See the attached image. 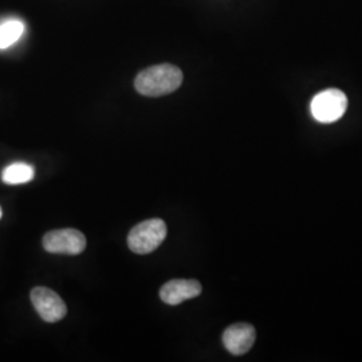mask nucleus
Returning <instances> with one entry per match:
<instances>
[{
  "label": "nucleus",
  "mask_w": 362,
  "mask_h": 362,
  "mask_svg": "<svg viewBox=\"0 0 362 362\" xmlns=\"http://www.w3.org/2000/svg\"><path fill=\"white\" fill-rule=\"evenodd\" d=\"M348 98L344 91L327 89L318 93L311 101V115L322 124L336 122L345 115Z\"/></svg>",
  "instance_id": "3"
},
{
  "label": "nucleus",
  "mask_w": 362,
  "mask_h": 362,
  "mask_svg": "<svg viewBox=\"0 0 362 362\" xmlns=\"http://www.w3.org/2000/svg\"><path fill=\"white\" fill-rule=\"evenodd\" d=\"M43 247L50 254L79 255L86 247V238L74 228L54 230L43 236Z\"/></svg>",
  "instance_id": "4"
},
{
  "label": "nucleus",
  "mask_w": 362,
  "mask_h": 362,
  "mask_svg": "<svg viewBox=\"0 0 362 362\" xmlns=\"http://www.w3.org/2000/svg\"><path fill=\"white\" fill-rule=\"evenodd\" d=\"M35 169L26 163H13L3 170L1 180L8 185L26 184L34 179Z\"/></svg>",
  "instance_id": "8"
},
{
  "label": "nucleus",
  "mask_w": 362,
  "mask_h": 362,
  "mask_svg": "<svg viewBox=\"0 0 362 362\" xmlns=\"http://www.w3.org/2000/svg\"><path fill=\"white\" fill-rule=\"evenodd\" d=\"M182 83V73L176 66H152L143 70L134 81L136 90L146 97H161L177 90Z\"/></svg>",
  "instance_id": "1"
},
{
  "label": "nucleus",
  "mask_w": 362,
  "mask_h": 362,
  "mask_svg": "<svg viewBox=\"0 0 362 362\" xmlns=\"http://www.w3.org/2000/svg\"><path fill=\"white\" fill-rule=\"evenodd\" d=\"M257 338L254 326L250 324H233L223 333V344L233 356H243L252 348Z\"/></svg>",
  "instance_id": "6"
},
{
  "label": "nucleus",
  "mask_w": 362,
  "mask_h": 362,
  "mask_svg": "<svg viewBox=\"0 0 362 362\" xmlns=\"http://www.w3.org/2000/svg\"><path fill=\"white\" fill-rule=\"evenodd\" d=\"M25 23L19 19H8L0 25V50L11 47L25 33Z\"/></svg>",
  "instance_id": "9"
},
{
  "label": "nucleus",
  "mask_w": 362,
  "mask_h": 362,
  "mask_svg": "<svg viewBox=\"0 0 362 362\" xmlns=\"http://www.w3.org/2000/svg\"><path fill=\"white\" fill-rule=\"evenodd\" d=\"M31 302L45 322L54 324L65 318L67 308L64 299L47 287H35L31 290Z\"/></svg>",
  "instance_id": "5"
},
{
  "label": "nucleus",
  "mask_w": 362,
  "mask_h": 362,
  "mask_svg": "<svg viewBox=\"0 0 362 362\" xmlns=\"http://www.w3.org/2000/svg\"><path fill=\"white\" fill-rule=\"evenodd\" d=\"M167 224L161 219L145 220L134 226L128 235V246L134 254H151L167 238Z\"/></svg>",
  "instance_id": "2"
},
{
  "label": "nucleus",
  "mask_w": 362,
  "mask_h": 362,
  "mask_svg": "<svg viewBox=\"0 0 362 362\" xmlns=\"http://www.w3.org/2000/svg\"><path fill=\"white\" fill-rule=\"evenodd\" d=\"M0 218H1V208H0Z\"/></svg>",
  "instance_id": "10"
},
{
  "label": "nucleus",
  "mask_w": 362,
  "mask_h": 362,
  "mask_svg": "<svg viewBox=\"0 0 362 362\" xmlns=\"http://www.w3.org/2000/svg\"><path fill=\"white\" fill-rule=\"evenodd\" d=\"M202 294V285L194 279H173L169 281L160 290V298L164 303L176 306L184 300L199 297Z\"/></svg>",
  "instance_id": "7"
}]
</instances>
